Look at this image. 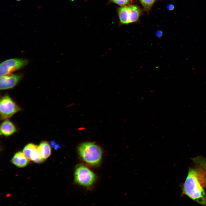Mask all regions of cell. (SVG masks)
<instances>
[{
    "label": "cell",
    "instance_id": "6da1fadb",
    "mask_svg": "<svg viewBox=\"0 0 206 206\" xmlns=\"http://www.w3.org/2000/svg\"><path fill=\"white\" fill-rule=\"evenodd\" d=\"M183 193L191 199L206 206V195L199 181L197 171L190 169L183 185Z\"/></svg>",
    "mask_w": 206,
    "mask_h": 206
},
{
    "label": "cell",
    "instance_id": "7a4b0ae2",
    "mask_svg": "<svg viewBox=\"0 0 206 206\" xmlns=\"http://www.w3.org/2000/svg\"><path fill=\"white\" fill-rule=\"evenodd\" d=\"M81 157L86 163L96 165L100 162L102 155L100 148L97 145L90 142L82 143L78 148Z\"/></svg>",
    "mask_w": 206,
    "mask_h": 206
},
{
    "label": "cell",
    "instance_id": "3957f363",
    "mask_svg": "<svg viewBox=\"0 0 206 206\" xmlns=\"http://www.w3.org/2000/svg\"><path fill=\"white\" fill-rule=\"evenodd\" d=\"M21 110L20 108L9 96L4 95L1 98L0 102L1 120L8 119Z\"/></svg>",
    "mask_w": 206,
    "mask_h": 206
},
{
    "label": "cell",
    "instance_id": "277c9868",
    "mask_svg": "<svg viewBox=\"0 0 206 206\" xmlns=\"http://www.w3.org/2000/svg\"><path fill=\"white\" fill-rule=\"evenodd\" d=\"M95 178L94 173L86 166L80 165L76 167L74 179L75 181L80 185L89 187L94 182Z\"/></svg>",
    "mask_w": 206,
    "mask_h": 206
},
{
    "label": "cell",
    "instance_id": "5b68a950",
    "mask_svg": "<svg viewBox=\"0 0 206 206\" xmlns=\"http://www.w3.org/2000/svg\"><path fill=\"white\" fill-rule=\"evenodd\" d=\"M27 60L22 58H13L2 62L0 65V76L8 75L26 66Z\"/></svg>",
    "mask_w": 206,
    "mask_h": 206
},
{
    "label": "cell",
    "instance_id": "8992f818",
    "mask_svg": "<svg viewBox=\"0 0 206 206\" xmlns=\"http://www.w3.org/2000/svg\"><path fill=\"white\" fill-rule=\"evenodd\" d=\"M23 152L26 157L30 160L37 163L43 162L44 161L39 154L38 146L33 143H29L24 147Z\"/></svg>",
    "mask_w": 206,
    "mask_h": 206
},
{
    "label": "cell",
    "instance_id": "52a82bcc",
    "mask_svg": "<svg viewBox=\"0 0 206 206\" xmlns=\"http://www.w3.org/2000/svg\"><path fill=\"white\" fill-rule=\"evenodd\" d=\"M21 78L19 74H9L1 76L0 89L5 90L13 88L17 84Z\"/></svg>",
    "mask_w": 206,
    "mask_h": 206
},
{
    "label": "cell",
    "instance_id": "ba28073f",
    "mask_svg": "<svg viewBox=\"0 0 206 206\" xmlns=\"http://www.w3.org/2000/svg\"><path fill=\"white\" fill-rule=\"evenodd\" d=\"M0 133L5 136L11 135L16 130V128L14 124L8 119L4 120L0 125Z\"/></svg>",
    "mask_w": 206,
    "mask_h": 206
},
{
    "label": "cell",
    "instance_id": "9c48e42d",
    "mask_svg": "<svg viewBox=\"0 0 206 206\" xmlns=\"http://www.w3.org/2000/svg\"><path fill=\"white\" fill-rule=\"evenodd\" d=\"M28 160L23 152L19 151L14 154L11 159V162L18 167H23L28 164Z\"/></svg>",
    "mask_w": 206,
    "mask_h": 206
},
{
    "label": "cell",
    "instance_id": "30bf717a",
    "mask_svg": "<svg viewBox=\"0 0 206 206\" xmlns=\"http://www.w3.org/2000/svg\"><path fill=\"white\" fill-rule=\"evenodd\" d=\"M38 149L41 157L44 160L48 158L51 154L50 146L46 141L41 142L38 146Z\"/></svg>",
    "mask_w": 206,
    "mask_h": 206
},
{
    "label": "cell",
    "instance_id": "8fae6325",
    "mask_svg": "<svg viewBox=\"0 0 206 206\" xmlns=\"http://www.w3.org/2000/svg\"><path fill=\"white\" fill-rule=\"evenodd\" d=\"M118 13L121 22L123 24H128L129 23V6H124L119 8Z\"/></svg>",
    "mask_w": 206,
    "mask_h": 206
},
{
    "label": "cell",
    "instance_id": "7c38bea8",
    "mask_svg": "<svg viewBox=\"0 0 206 206\" xmlns=\"http://www.w3.org/2000/svg\"><path fill=\"white\" fill-rule=\"evenodd\" d=\"M129 6V23H131L136 21L138 19L140 14L139 8L134 5Z\"/></svg>",
    "mask_w": 206,
    "mask_h": 206
},
{
    "label": "cell",
    "instance_id": "4fadbf2b",
    "mask_svg": "<svg viewBox=\"0 0 206 206\" xmlns=\"http://www.w3.org/2000/svg\"><path fill=\"white\" fill-rule=\"evenodd\" d=\"M193 160L195 164L204 168L206 170V158L198 156L193 159Z\"/></svg>",
    "mask_w": 206,
    "mask_h": 206
},
{
    "label": "cell",
    "instance_id": "5bb4252c",
    "mask_svg": "<svg viewBox=\"0 0 206 206\" xmlns=\"http://www.w3.org/2000/svg\"><path fill=\"white\" fill-rule=\"evenodd\" d=\"M144 8L146 10L150 9L156 0H140Z\"/></svg>",
    "mask_w": 206,
    "mask_h": 206
},
{
    "label": "cell",
    "instance_id": "9a60e30c",
    "mask_svg": "<svg viewBox=\"0 0 206 206\" xmlns=\"http://www.w3.org/2000/svg\"><path fill=\"white\" fill-rule=\"evenodd\" d=\"M114 3L123 6L127 4L129 0H112Z\"/></svg>",
    "mask_w": 206,
    "mask_h": 206
},
{
    "label": "cell",
    "instance_id": "2e32d148",
    "mask_svg": "<svg viewBox=\"0 0 206 206\" xmlns=\"http://www.w3.org/2000/svg\"><path fill=\"white\" fill-rule=\"evenodd\" d=\"M174 6L172 4H169L167 6V9L169 10H172L174 9Z\"/></svg>",
    "mask_w": 206,
    "mask_h": 206
},
{
    "label": "cell",
    "instance_id": "e0dca14e",
    "mask_svg": "<svg viewBox=\"0 0 206 206\" xmlns=\"http://www.w3.org/2000/svg\"><path fill=\"white\" fill-rule=\"evenodd\" d=\"M162 32L160 31H158L157 32V35H158V36H161L162 35Z\"/></svg>",
    "mask_w": 206,
    "mask_h": 206
},
{
    "label": "cell",
    "instance_id": "ac0fdd59",
    "mask_svg": "<svg viewBox=\"0 0 206 206\" xmlns=\"http://www.w3.org/2000/svg\"><path fill=\"white\" fill-rule=\"evenodd\" d=\"M16 0L17 1H21V0Z\"/></svg>",
    "mask_w": 206,
    "mask_h": 206
}]
</instances>
